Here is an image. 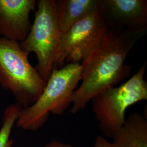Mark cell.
I'll return each mask as SVG.
<instances>
[{"label":"cell","instance_id":"9","mask_svg":"<svg viewBox=\"0 0 147 147\" xmlns=\"http://www.w3.org/2000/svg\"><path fill=\"white\" fill-rule=\"evenodd\" d=\"M62 34L76 22L98 11L100 0H55Z\"/></svg>","mask_w":147,"mask_h":147},{"label":"cell","instance_id":"6","mask_svg":"<svg viewBox=\"0 0 147 147\" xmlns=\"http://www.w3.org/2000/svg\"><path fill=\"white\" fill-rule=\"evenodd\" d=\"M109 28L98 11L75 23L62 34L55 68H62L65 63L82 62Z\"/></svg>","mask_w":147,"mask_h":147},{"label":"cell","instance_id":"1","mask_svg":"<svg viewBox=\"0 0 147 147\" xmlns=\"http://www.w3.org/2000/svg\"><path fill=\"white\" fill-rule=\"evenodd\" d=\"M147 26L136 30L109 28L105 36L81 62V84L74 91L70 112L76 114L99 93L126 79L131 67L125 64L129 53L144 37Z\"/></svg>","mask_w":147,"mask_h":147},{"label":"cell","instance_id":"8","mask_svg":"<svg viewBox=\"0 0 147 147\" xmlns=\"http://www.w3.org/2000/svg\"><path fill=\"white\" fill-rule=\"evenodd\" d=\"M35 0H0V35L19 42L28 36L31 25L30 14L34 11Z\"/></svg>","mask_w":147,"mask_h":147},{"label":"cell","instance_id":"10","mask_svg":"<svg viewBox=\"0 0 147 147\" xmlns=\"http://www.w3.org/2000/svg\"><path fill=\"white\" fill-rule=\"evenodd\" d=\"M116 147H147V121L133 113L112 138Z\"/></svg>","mask_w":147,"mask_h":147},{"label":"cell","instance_id":"3","mask_svg":"<svg viewBox=\"0 0 147 147\" xmlns=\"http://www.w3.org/2000/svg\"><path fill=\"white\" fill-rule=\"evenodd\" d=\"M20 43L0 38V84L26 108L39 98L47 82L32 66Z\"/></svg>","mask_w":147,"mask_h":147},{"label":"cell","instance_id":"13","mask_svg":"<svg viewBox=\"0 0 147 147\" xmlns=\"http://www.w3.org/2000/svg\"><path fill=\"white\" fill-rule=\"evenodd\" d=\"M73 147L69 144L65 143L58 141H53L43 147Z\"/></svg>","mask_w":147,"mask_h":147},{"label":"cell","instance_id":"4","mask_svg":"<svg viewBox=\"0 0 147 147\" xmlns=\"http://www.w3.org/2000/svg\"><path fill=\"white\" fill-rule=\"evenodd\" d=\"M147 62L136 73L117 87L99 93L92 101V112L99 122L100 130L112 138L124 124L129 107L147 99V82L144 79Z\"/></svg>","mask_w":147,"mask_h":147},{"label":"cell","instance_id":"12","mask_svg":"<svg viewBox=\"0 0 147 147\" xmlns=\"http://www.w3.org/2000/svg\"><path fill=\"white\" fill-rule=\"evenodd\" d=\"M94 147H116L112 142H109L103 137L98 136L95 138Z\"/></svg>","mask_w":147,"mask_h":147},{"label":"cell","instance_id":"5","mask_svg":"<svg viewBox=\"0 0 147 147\" xmlns=\"http://www.w3.org/2000/svg\"><path fill=\"white\" fill-rule=\"evenodd\" d=\"M30 31L26 39L20 43L27 53H35L38 63L36 69L47 81L58 56L62 33L56 14L55 0H39Z\"/></svg>","mask_w":147,"mask_h":147},{"label":"cell","instance_id":"7","mask_svg":"<svg viewBox=\"0 0 147 147\" xmlns=\"http://www.w3.org/2000/svg\"><path fill=\"white\" fill-rule=\"evenodd\" d=\"M98 11L110 28L147 26V0H100Z\"/></svg>","mask_w":147,"mask_h":147},{"label":"cell","instance_id":"11","mask_svg":"<svg viewBox=\"0 0 147 147\" xmlns=\"http://www.w3.org/2000/svg\"><path fill=\"white\" fill-rule=\"evenodd\" d=\"M22 107L18 104L8 106L4 112L2 125L0 129V147H11L13 140L11 132L14 125L20 116Z\"/></svg>","mask_w":147,"mask_h":147},{"label":"cell","instance_id":"2","mask_svg":"<svg viewBox=\"0 0 147 147\" xmlns=\"http://www.w3.org/2000/svg\"><path fill=\"white\" fill-rule=\"evenodd\" d=\"M82 67L70 63L55 68L42 93L32 105L22 108L16 124L26 131H35L45 124L50 113L62 116L72 104L74 91L81 80Z\"/></svg>","mask_w":147,"mask_h":147}]
</instances>
